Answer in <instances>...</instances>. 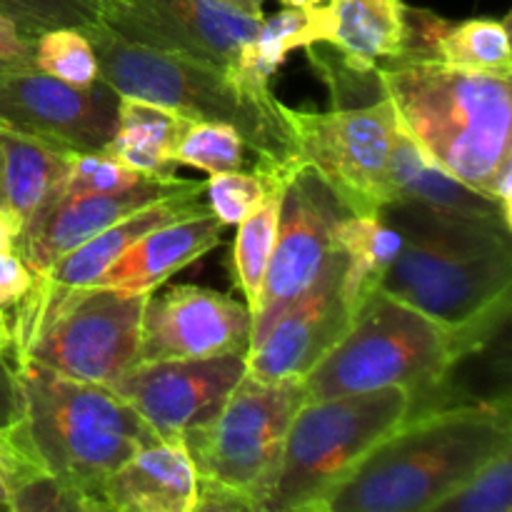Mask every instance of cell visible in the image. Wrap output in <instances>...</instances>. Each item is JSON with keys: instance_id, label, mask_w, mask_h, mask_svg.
Returning <instances> with one entry per match:
<instances>
[{"instance_id": "16", "label": "cell", "mask_w": 512, "mask_h": 512, "mask_svg": "<svg viewBox=\"0 0 512 512\" xmlns=\"http://www.w3.org/2000/svg\"><path fill=\"white\" fill-rule=\"evenodd\" d=\"M348 258L333 248L313 283L280 315L255 348L248 350V375L258 380H303L353 323L343 280Z\"/></svg>"}, {"instance_id": "8", "label": "cell", "mask_w": 512, "mask_h": 512, "mask_svg": "<svg viewBox=\"0 0 512 512\" xmlns=\"http://www.w3.org/2000/svg\"><path fill=\"white\" fill-rule=\"evenodd\" d=\"M148 295L103 285L53 298H23L8 313L13 355L65 378L113 388L140 363Z\"/></svg>"}, {"instance_id": "26", "label": "cell", "mask_w": 512, "mask_h": 512, "mask_svg": "<svg viewBox=\"0 0 512 512\" xmlns=\"http://www.w3.org/2000/svg\"><path fill=\"white\" fill-rule=\"evenodd\" d=\"M328 35V3L313 5V8H288L285 5L273 18H263L258 33L245 43L240 58L230 68L248 88L270 90V78L278 73V68L293 50L325 43Z\"/></svg>"}, {"instance_id": "40", "label": "cell", "mask_w": 512, "mask_h": 512, "mask_svg": "<svg viewBox=\"0 0 512 512\" xmlns=\"http://www.w3.org/2000/svg\"><path fill=\"white\" fill-rule=\"evenodd\" d=\"M218 3H223L225 8L235 10V13L248 15V18H265L263 3H258V0H218Z\"/></svg>"}, {"instance_id": "10", "label": "cell", "mask_w": 512, "mask_h": 512, "mask_svg": "<svg viewBox=\"0 0 512 512\" xmlns=\"http://www.w3.org/2000/svg\"><path fill=\"white\" fill-rule=\"evenodd\" d=\"M280 115L293 138L295 160L310 165L350 215L380 218L395 203L390 160L398 120L385 95L335 105L328 113L280 103Z\"/></svg>"}, {"instance_id": "21", "label": "cell", "mask_w": 512, "mask_h": 512, "mask_svg": "<svg viewBox=\"0 0 512 512\" xmlns=\"http://www.w3.org/2000/svg\"><path fill=\"white\" fill-rule=\"evenodd\" d=\"M405 50L433 55L450 68L512 80L508 18H473L450 23L430 10L410 8Z\"/></svg>"}, {"instance_id": "38", "label": "cell", "mask_w": 512, "mask_h": 512, "mask_svg": "<svg viewBox=\"0 0 512 512\" xmlns=\"http://www.w3.org/2000/svg\"><path fill=\"white\" fill-rule=\"evenodd\" d=\"M20 390L13 350L0 348V433H10L20 423Z\"/></svg>"}, {"instance_id": "23", "label": "cell", "mask_w": 512, "mask_h": 512, "mask_svg": "<svg viewBox=\"0 0 512 512\" xmlns=\"http://www.w3.org/2000/svg\"><path fill=\"white\" fill-rule=\"evenodd\" d=\"M390 178H393L395 203H415L433 213L455 215V218L503 223L512 230V220L505 218L498 203L485 198L470 185L460 183L458 178L438 168L433 160L425 158L423 150L403 133L400 125L395 130Z\"/></svg>"}, {"instance_id": "22", "label": "cell", "mask_w": 512, "mask_h": 512, "mask_svg": "<svg viewBox=\"0 0 512 512\" xmlns=\"http://www.w3.org/2000/svg\"><path fill=\"white\" fill-rule=\"evenodd\" d=\"M328 8L330 35L325 45L353 73L373 75L380 60L405 50L408 5L403 0H328Z\"/></svg>"}, {"instance_id": "34", "label": "cell", "mask_w": 512, "mask_h": 512, "mask_svg": "<svg viewBox=\"0 0 512 512\" xmlns=\"http://www.w3.org/2000/svg\"><path fill=\"white\" fill-rule=\"evenodd\" d=\"M148 180L110 153H73L60 190L68 193H118Z\"/></svg>"}, {"instance_id": "2", "label": "cell", "mask_w": 512, "mask_h": 512, "mask_svg": "<svg viewBox=\"0 0 512 512\" xmlns=\"http://www.w3.org/2000/svg\"><path fill=\"white\" fill-rule=\"evenodd\" d=\"M373 75L425 158L493 200L495 183L512 168L510 80L450 68L415 50L380 60Z\"/></svg>"}, {"instance_id": "43", "label": "cell", "mask_w": 512, "mask_h": 512, "mask_svg": "<svg viewBox=\"0 0 512 512\" xmlns=\"http://www.w3.org/2000/svg\"><path fill=\"white\" fill-rule=\"evenodd\" d=\"M90 3H95V5H98V10H100V5H103V3H108V0H90Z\"/></svg>"}, {"instance_id": "33", "label": "cell", "mask_w": 512, "mask_h": 512, "mask_svg": "<svg viewBox=\"0 0 512 512\" xmlns=\"http://www.w3.org/2000/svg\"><path fill=\"white\" fill-rule=\"evenodd\" d=\"M268 195V178L253 168V173L228 170V173H210L203 183V198L208 210L223 225H238L258 208Z\"/></svg>"}, {"instance_id": "7", "label": "cell", "mask_w": 512, "mask_h": 512, "mask_svg": "<svg viewBox=\"0 0 512 512\" xmlns=\"http://www.w3.org/2000/svg\"><path fill=\"white\" fill-rule=\"evenodd\" d=\"M300 405L303 380L245 373L220 413L183 438L198 473L195 512H263Z\"/></svg>"}, {"instance_id": "3", "label": "cell", "mask_w": 512, "mask_h": 512, "mask_svg": "<svg viewBox=\"0 0 512 512\" xmlns=\"http://www.w3.org/2000/svg\"><path fill=\"white\" fill-rule=\"evenodd\" d=\"M505 448H512L508 398L415 408L328 495L320 512H433Z\"/></svg>"}, {"instance_id": "42", "label": "cell", "mask_w": 512, "mask_h": 512, "mask_svg": "<svg viewBox=\"0 0 512 512\" xmlns=\"http://www.w3.org/2000/svg\"><path fill=\"white\" fill-rule=\"evenodd\" d=\"M288 8H313V5H325L328 0H280Z\"/></svg>"}, {"instance_id": "4", "label": "cell", "mask_w": 512, "mask_h": 512, "mask_svg": "<svg viewBox=\"0 0 512 512\" xmlns=\"http://www.w3.org/2000/svg\"><path fill=\"white\" fill-rule=\"evenodd\" d=\"M20 423L13 438L45 473L88 503L108 510L103 488L140 448L160 438L113 388L65 378L15 358Z\"/></svg>"}, {"instance_id": "15", "label": "cell", "mask_w": 512, "mask_h": 512, "mask_svg": "<svg viewBox=\"0 0 512 512\" xmlns=\"http://www.w3.org/2000/svg\"><path fill=\"white\" fill-rule=\"evenodd\" d=\"M253 313L245 303L198 285L148 295L140 328V363L248 355Z\"/></svg>"}, {"instance_id": "6", "label": "cell", "mask_w": 512, "mask_h": 512, "mask_svg": "<svg viewBox=\"0 0 512 512\" xmlns=\"http://www.w3.org/2000/svg\"><path fill=\"white\" fill-rule=\"evenodd\" d=\"M460 363L450 335L413 305L375 290L343 338L303 378V403L335 395L403 388L413 403L443 388Z\"/></svg>"}, {"instance_id": "30", "label": "cell", "mask_w": 512, "mask_h": 512, "mask_svg": "<svg viewBox=\"0 0 512 512\" xmlns=\"http://www.w3.org/2000/svg\"><path fill=\"white\" fill-rule=\"evenodd\" d=\"M35 68L78 88H88L98 80V58L80 28H53L38 35Z\"/></svg>"}, {"instance_id": "14", "label": "cell", "mask_w": 512, "mask_h": 512, "mask_svg": "<svg viewBox=\"0 0 512 512\" xmlns=\"http://www.w3.org/2000/svg\"><path fill=\"white\" fill-rule=\"evenodd\" d=\"M100 23L150 48L235 65L263 18H248L218 0H108Z\"/></svg>"}, {"instance_id": "5", "label": "cell", "mask_w": 512, "mask_h": 512, "mask_svg": "<svg viewBox=\"0 0 512 512\" xmlns=\"http://www.w3.org/2000/svg\"><path fill=\"white\" fill-rule=\"evenodd\" d=\"M83 33L98 58V78L118 95L148 100L188 120L228 123L260 160L298 163L273 90L248 88L230 65L133 43L100 20Z\"/></svg>"}, {"instance_id": "13", "label": "cell", "mask_w": 512, "mask_h": 512, "mask_svg": "<svg viewBox=\"0 0 512 512\" xmlns=\"http://www.w3.org/2000/svg\"><path fill=\"white\" fill-rule=\"evenodd\" d=\"M245 373V355L150 360L135 363L113 390L160 438H185L220 413Z\"/></svg>"}, {"instance_id": "9", "label": "cell", "mask_w": 512, "mask_h": 512, "mask_svg": "<svg viewBox=\"0 0 512 512\" xmlns=\"http://www.w3.org/2000/svg\"><path fill=\"white\" fill-rule=\"evenodd\" d=\"M413 408V395L403 388L300 405L285 433L283 458L263 512H320L328 495Z\"/></svg>"}, {"instance_id": "45", "label": "cell", "mask_w": 512, "mask_h": 512, "mask_svg": "<svg viewBox=\"0 0 512 512\" xmlns=\"http://www.w3.org/2000/svg\"><path fill=\"white\" fill-rule=\"evenodd\" d=\"M258 3H265V0H258Z\"/></svg>"}, {"instance_id": "32", "label": "cell", "mask_w": 512, "mask_h": 512, "mask_svg": "<svg viewBox=\"0 0 512 512\" xmlns=\"http://www.w3.org/2000/svg\"><path fill=\"white\" fill-rule=\"evenodd\" d=\"M0 13L8 15L33 40L45 30H83L100 20L98 5L90 0H0Z\"/></svg>"}, {"instance_id": "17", "label": "cell", "mask_w": 512, "mask_h": 512, "mask_svg": "<svg viewBox=\"0 0 512 512\" xmlns=\"http://www.w3.org/2000/svg\"><path fill=\"white\" fill-rule=\"evenodd\" d=\"M198 180L148 178L118 193H68L55 188V193L30 215L18 235V255L28 270L43 275L55 260L63 258L73 248L83 245L100 230L118 223L125 215L163 200L168 195L188 190Z\"/></svg>"}, {"instance_id": "36", "label": "cell", "mask_w": 512, "mask_h": 512, "mask_svg": "<svg viewBox=\"0 0 512 512\" xmlns=\"http://www.w3.org/2000/svg\"><path fill=\"white\" fill-rule=\"evenodd\" d=\"M38 473H43V468L15 443L13 430L0 433V510H8L15 490Z\"/></svg>"}, {"instance_id": "44", "label": "cell", "mask_w": 512, "mask_h": 512, "mask_svg": "<svg viewBox=\"0 0 512 512\" xmlns=\"http://www.w3.org/2000/svg\"><path fill=\"white\" fill-rule=\"evenodd\" d=\"M5 70H8V68H3V65H0V78H3V75H5Z\"/></svg>"}, {"instance_id": "12", "label": "cell", "mask_w": 512, "mask_h": 512, "mask_svg": "<svg viewBox=\"0 0 512 512\" xmlns=\"http://www.w3.org/2000/svg\"><path fill=\"white\" fill-rule=\"evenodd\" d=\"M0 123L70 153H100L118 130V93L100 78L88 88H78L38 68L5 70L0 78Z\"/></svg>"}, {"instance_id": "20", "label": "cell", "mask_w": 512, "mask_h": 512, "mask_svg": "<svg viewBox=\"0 0 512 512\" xmlns=\"http://www.w3.org/2000/svg\"><path fill=\"white\" fill-rule=\"evenodd\" d=\"M198 473L183 438H158L120 465L103 488L115 512H195Z\"/></svg>"}, {"instance_id": "35", "label": "cell", "mask_w": 512, "mask_h": 512, "mask_svg": "<svg viewBox=\"0 0 512 512\" xmlns=\"http://www.w3.org/2000/svg\"><path fill=\"white\" fill-rule=\"evenodd\" d=\"M8 512H90V508L75 490L43 470L15 490Z\"/></svg>"}, {"instance_id": "24", "label": "cell", "mask_w": 512, "mask_h": 512, "mask_svg": "<svg viewBox=\"0 0 512 512\" xmlns=\"http://www.w3.org/2000/svg\"><path fill=\"white\" fill-rule=\"evenodd\" d=\"M70 158V150L0 123V210L23 228L63 183Z\"/></svg>"}, {"instance_id": "18", "label": "cell", "mask_w": 512, "mask_h": 512, "mask_svg": "<svg viewBox=\"0 0 512 512\" xmlns=\"http://www.w3.org/2000/svg\"><path fill=\"white\" fill-rule=\"evenodd\" d=\"M200 210H208V203L203 200V183H195L188 190H180V193L168 195V198L155 200V203L120 218L118 223L108 225L98 235L85 240L83 245L65 253L60 260H55L43 275H35L23 298L40 300L88 288L145 233L170 223V220L200 213Z\"/></svg>"}, {"instance_id": "1", "label": "cell", "mask_w": 512, "mask_h": 512, "mask_svg": "<svg viewBox=\"0 0 512 512\" xmlns=\"http://www.w3.org/2000/svg\"><path fill=\"white\" fill-rule=\"evenodd\" d=\"M380 218L403 240L380 288L435 320L460 360L485 348L512 308L510 228L415 203H390Z\"/></svg>"}, {"instance_id": "29", "label": "cell", "mask_w": 512, "mask_h": 512, "mask_svg": "<svg viewBox=\"0 0 512 512\" xmlns=\"http://www.w3.org/2000/svg\"><path fill=\"white\" fill-rule=\"evenodd\" d=\"M245 153L248 145L233 125L188 120L175 143L173 160L205 173H228L245 168Z\"/></svg>"}, {"instance_id": "37", "label": "cell", "mask_w": 512, "mask_h": 512, "mask_svg": "<svg viewBox=\"0 0 512 512\" xmlns=\"http://www.w3.org/2000/svg\"><path fill=\"white\" fill-rule=\"evenodd\" d=\"M0 65L8 70L35 68V40L28 38L3 13H0Z\"/></svg>"}, {"instance_id": "19", "label": "cell", "mask_w": 512, "mask_h": 512, "mask_svg": "<svg viewBox=\"0 0 512 512\" xmlns=\"http://www.w3.org/2000/svg\"><path fill=\"white\" fill-rule=\"evenodd\" d=\"M225 225L210 210L170 220L135 240L93 285L150 295L220 245Z\"/></svg>"}, {"instance_id": "11", "label": "cell", "mask_w": 512, "mask_h": 512, "mask_svg": "<svg viewBox=\"0 0 512 512\" xmlns=\"http://www.w3.org/2000/svg\"><path fill=\"white\" fill-rule=\"evenodd\" d=\"M343 215L350 213L335 198L328 183L310 165L295 163L285 180L278 238L253 310L250 348L265 338L275 320L313 283L333 250L335 225Z\"/></svg>"}, {"instance_id": "39", "label": "cell", "mask_w": 512, "mask_h": 512, "mask_svg": "<svg viewBox=\"0 0 512 512\" xmlns=\"http://www.w3.org/2000/svg\"><path fill=\"white\" fill-rule=\"evenodd\" d=\"M18 235H20V223L15 218H10L8 213L0 210V255L8 253V250H18ZM5 315V313H0Z\"/></svg>"}, {"instance_id": "28", "label": "cell", "mask_w": 512, "mask_h": 512, "mask_svg": "<svg viewBox=\"0 0 512 512\" xmlns=\"http://www.w3.org/2000/svg\"><path fill=\"white\" fill-rule=\"evenodd\" d=\"M293 165L295 163L280 165L260 158L258 163H255V170L268 178V195H265L263 203H260L243 223H238V235H235L233 245L235 283L243 290L245 305L250 308V313H253L255 305H258L265 270H268L270 255H273L275 238H278L280 200H283L285 180H288Z\"/></svg>"}, {"instance_id": "27", "label": "cell", "mask_w": 512, "mask_h": 512, "mask_svg": "<svg viewBox=\"0 0 512 512\" xmlns=\"http://www.w3.org/2000/svg\"><path fill=\"white\" fill-rule=\"evenodd\" d=\"M400 233L383 218H365V215H343L335 225L333 248L343 250L348 258L343 288L353 315L360 305L380 290L385 270L400 253Z\"/></svg>"}, {"instance_id": "31", "label": "cell", "mask_w": 512, "mask_h": 512, "mask_svg": "<svg viewBox=\"0 0 512 512\" xmlns=\"http://www.w3.org/2000/svg\"><path fill=\"white\" fill-rule=\"evenodd\" d=\"M512 510V448L480 465L455 493L440 500L433 512H510Z\"/></svg>"}, {"instance_id": "41", "label": "cell", "mask_w": 512, "mask_h": 512, "mask_svg": "<svg viewBox=\"0 0 512 512\" xmlns=\"http://www.w3.org/2000/svg\"><path fill=\"white\" fill-rule=\"evenodd\" d=\"M0 348L13 350V333H10L8 315H0Z\"/></svg>"}, {"instance_id": "25", "label": "cell", "mask_w": 512, "mask_h": 512, "mask_svg": "<svg viewBox=\"0 0 512 512\" xmlns=\"http://www.w3.org/2000/svg\"><path fill=\"white\" fill-rule=\"evenodd\" d=\"M185 123L188 118L173 110L118 95V130L105 153L145 178H175L180 165L173 160V150Z\"/></svg>"}]
</instances>
